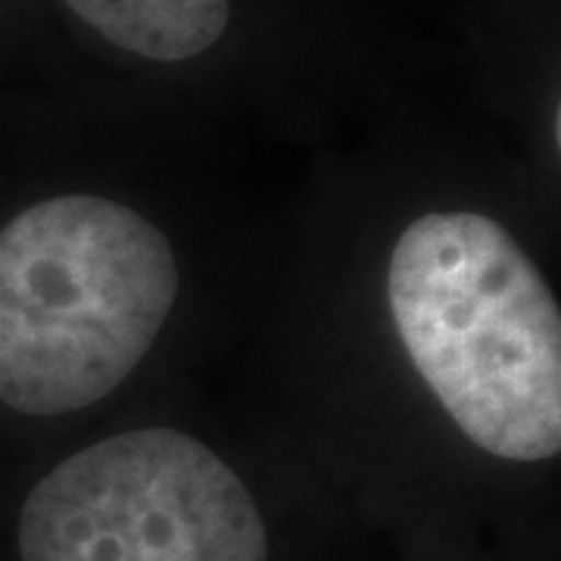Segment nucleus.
Here are the masks:
<instances>
[{
    "label": "nucleus",
    "instance_id": "obj_3",
    "mask_svg": "<svg viewBox=\"0 0 561 561\" xmlns=\"http://www.w3.org/2000/svg\"><path fill=\"white\" fill-rule=\"evenodd\" d=\"M22 561H265L243 481L201 440L140 427L60 461L25 496Z\"/></svg>",
    "mask_w": 561,
    "mask_h": 561
},
{
    "label": "nucleus",
    "instance_id": "obj_4",
    "mask_svg": "<svg viewBox=\"0 0 561 561\" xmlns=\"http://www.w3.org/2000/svg\"><path fill=\"white\" fill-rule=\"evenodd\" d=\"M103 38L138 57L181 62L201 57L228 25V0H66Z\"/></svg>",
    "mask_w": 561,
    "mask_h": 561
},
{
    "label": "nucleus",
    "instance_id": "obj_2",
    "mask_svg": "<svg viewBox=\"0 0 561 561\" xmlns=\"http://www.w3.org/2000/svg\"><path fill=\"white\" fill-rule=\"evenodd\" d=\"M179 297L153 221L106 197L35 203L0 231V402L66 415L110 397Z\"/></svg>",
    "mask_w": 561,
    "mask_h": 561
},
{
    "label": "nucleus",
    "instance_id": "obj_1",
    "mask_svg": "<svg viewBox=\"0 0 561 561\" xmlns=\"http://www.w3.org/2000/svg\"><path fill=\"white\" fill-rule=\"evenodd\" d=\"M387 297L409 359L468 440L512 461L559 456V302L500 221H412L393 247Z\"/></svg>",
    "mask_w": 561,
    "mask_h": 561
}]
</instances>
